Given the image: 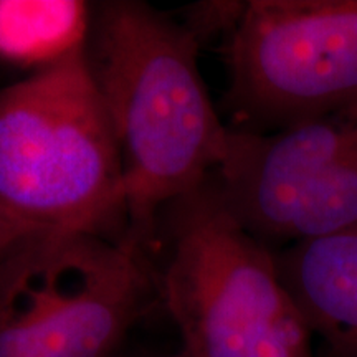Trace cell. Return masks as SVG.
<instances>
[{
	"mask_svg": "<svg viewBox=\"0 0 357 357\" xmlns=\"http://www.w3.org/2000/svg\"><path fill=\"white\" fill-rule=\"evenodd\" d=\"M184 24L136 0L89 6L84 60L109 116L126 189V247L151 263L160 213L225 158L220 121Z\"/></svg>",
	"mask_w": 357,
	"mask_h": 357,
	"instance_id": "obj_1",
	"label": "cell"
},
{
	"mask_svg": "<svg viewBox=\"0 0 357 357\" xmlns=\"http://www.w3.org/2000/svg\"><path fill=\"white\" fill-rule=\"evenodd\" d=\"M83 45L0 88V204L26 229L126 247L121 154Z\"/></svg>",
	"mask_w": 357,
	"mask_h": 357,
	"instance_id": "obj_2",
	"label": "cell"
},
{
	"mask_svg": "<svg viewBox=\"0 0 357 357\" xmlns=\"http://www.w3.org/2000/svg\"><path fill=\"white\" fill-rule=\"evenodd\" d=\"M154 268L189 357H316L275 252L240 225L212 177L160 213Z\"/></svg>",
	"mask_w": 357,
	"mask_h": 357,
	"instance_id": "obj_3",
	"label": "cell"
},
{
	"mask_svg": "<svg viewBox=\"0 0 357 357\" xmlns=\"http://www.w3.org/2000/svg\"><path fill=\"white\" fill-rule=\"evenodd\" d=\"M159 305L153 265L124 245L29 230L0 253V357H119Z\"/></svg>",
	"mask_w": 357,
	"mask_h": 357,
	"instance_id": "obj_4",
	"label": "cell"
},
{
	"mask_svg": "<svg viewBox=\"0 0 357 357\" xmlns=\"http://www.w3.org/2000/svg\"><path fill=\"white\" fill-rule=\"evenodd\" d=\"M230 131L273 134L357 100V0H248L225 40Z\"/></svg>",
	"mask_w": 357,
	"mask_h": 357,
	"instance_id": "obj_5",
	"label": "cell"
},
{
	"mask_svg": "<svg viewBox=\"0 0 357 357\" xmlns=\"http://www.w3.org/2000/svg\"><path fill=\"white\" fill-rule=\"evenodd\" d=\"M211 177L231 215L273 252L357 234V100L280 132L229 129Z\"/></svg>",
	"mask_w": 357,
	"mask_h": 357,
	"instance_id": "obj_6",
	"label": "cell"
},
{
	"mask_svg": "<svg viewBox=\"0 0 357 357\" xmlns=\"http://www.w3.org/2000/svg\"><path fill=\"white\" fill-rule=\"evenodd\" d=\"M275 260L324 357H357V234L303 240Z\"/></svg>",
	"mask_w": 357,
	"mask_h": 357,
	"instance_id": "obj_7",
	"label": "cell"
},
{
	"mask_svg": "<svg viewBox=\"0 0 357 357\" xmlns=\"http://www.w3.org/2000/svg\"><path fill=\"white\" fill-rule=\"evenodd\" d=\"M88 24L79 0H0V58L43 68L82 47Z\"/></svg>",
	"mask_w": 357,
	"mask_h": 357,
	"instance_id": "obj_8",
	"label": "cell"
},
{
	"mask_svg": "<svg viewBox=\"0 0 357 357\" xmlns=\"http://www.w3.org/2000/svg\"><path fill=\"white\" fill-rule=\"evenodd\" d=\"M247 2H202L195 3L187 13L185 29L202 45L205 40L234 32L242 19Z\"/></svg>",
	"mask_w": 357,
	"mask_h": 357,
	"instance_id": "obj_9",
	"label": "cell"
},
{
	"mask_svg": "<svg viewBox=\"0 0 357 357\" xmlns=\"http://www.w3.org/2000/svg\"><path fill=\"white\" fill-rule=\"evenodd\" d=\"M32 229H26L25 225H22L20 222H17L10 213L0 204V253L10 245L13 240L19 238L22 234L29 231Z\"/></svg>",
	"mask_w": 357,
	"mask_h": 357,
	"instance_id": "obj_10",
	"label": "cell"
},
{
	"mask_svg": "<svg viewBox=\"0 0 357 357\" xmlns=\"http://www.w3.org/2000/svg\"><path fill=\"white\" fill-rule=\"evenodd\" d=\"M119 357H189L187 352H184L182 349H178L177 352H172V354H151V352H134V354H129V352L124 351Z\"/></svg>",
	"mask_w": 357,
	"mask_h": 357,
	"instance_id": "obj_11",
	"label": "cell"
}]
</instances>
